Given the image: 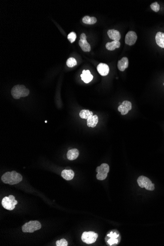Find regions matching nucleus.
<instances>
[{"label": "nucleus", "instance_id": "obj_29", "mask_svg": "<svg viewBox=\"0 0 164 246\" xmlns=\"http://www.w3.org/2000/svg\"><path fill=\"white\" fill-rule=\"evenodd\" d=\"M45 123H47V121H45Z\"/></svg>", "mask_w": 164, "mask_h": 246}, {"label": "nucleus", "instance_id": "obj_6", "mask_svg": "<svg viewBox=\"0 0 164 246\" xmlns=\"http://www.w3.org/2000/svg\"><path fill=\"white\" fill-rule=\"evenodd\" d=\"M139 186L140 188H145L147 190L153 191L154 190V184L152 183L149 178L145 176H140L137 179Z\"/></svg>", "mask_w": 164, "mask_h": 246}, {"label": "nucleus", "instance_id": "obj_21", "mask_svg": "<svg viewBox=\"0 0 164 246\" xmlns=\"http://www.w3.org/2000/svg\"><path fill=\"white\" fill-rule=\"evenodd\" d=\"M77 64V61L74 58H70L67 60V65L69 68H73Z\"/></svg>", "mask_w": 164, "mask_h": 246}, {"label": "nucleus", "instance_id": "obj_10", "mask_svg": "<svg viewBox=\"0 0 164 246\" xmlns=\"http://www.w3.org/2000/svg\"><path fill=\"white\" fill-rule=\"evenodd\" d=\"M107 34L108 35L109 38L114 41H119L121 38L120 33L117 30L114 29L108 30Z\"/></svg>", "mask_w": 164, "mask_h": 246}, {"label": "nucleus", "instance_id": "obj_25", "mask_svg": "<svg viewBox=\"0 0 164 246\" xmlns=\"http://www.w3.org/2000/svg\"><path fill=\"white\" fill-rule=\"evenodd\" d=\"M150 7H151V10H152V11H153L155 12H158V11H159L160 8V5L158 4L157 2L152 3L150 5Z\"/></svg>", "mask_w": 164, "mask_h": 246}, {"label": "nucleus", "instance_id": "obj_18", "mask_svg": "<svg viewBox=\"0 0 164 246\" xmlns=\"http://www.w3.org/2000/svg\"><path fill=\"white\" fill-rule=\"evenodd\" d=\"M120 43L119 41H113L111 42H108L106 44V48L107 50L113 51L115 49L120 47Z\"/></svg>", "mask_w": 164, "mask_h": 246}, {"label": "nucleus", "instance_id": "obj_14", "mask_svg": "<svg viewBox=\"0 0 164 246\" xmlns=\"http://www.w3.org/2000/svg\"><path fill=\"white\" fill-rule=\"evenodd\" d=\"M98 122V117L97 115H93V116L87 120V125L89 127H95Z\"/></svg>", "mask_w": 164, "mask_h": 246}, {"label": "nucleus", "instance_id": "obj_22", "mask_svg": "<svg viewBox=\"0 0 164 246\" xmlns=\"http://www.w3.org/2000/svg\"><path fill=\"white\" fill-rule=\"evenodd\" d=\"M118 111L121 112L122 115H125L129 111L128 108H126L125 106L121 104L118 107Z\"/></svg>", "mask_w": 164, "mask_h": 246}, {"label": "nucleus", "instance_id": "obj_26", "mask_svg": "<svg viewBox=\"0 0 164 246\" xmlns=\"http://www.w3.org/2000/svg\"><path fill=\"white\" fill-rule=\"evenodd\" d=\"M57 246H67L68 243L65 239H62L60 240H58L56 243Z\"/></svg>", "mask_w": 164, "mask_h": 246}, {"label": "nucleus", "instance_id": "obj_13", "mask_svg": "<svg viewBox=\"0 0 164 246\" xmlns=\"http://www.w3.org/2000/svg\"><path fill=\"white\" fill-rule=\"evenodd\" d=\"M62 176L66 180H72L74 178V172L71 169H64L62 171Z\"/></svg>", "mask_w": 164, "mask_h": 246}, {"label": "nucleus", "instance_id": "obj_17", "mask_svg": "<svg viewBox=\"0 0 164 246\" xmlns=\"http://www.w3.org/2000/svg\"><path fill=\"white\" fill-rule=\"evenodd\" d=\"M156 43L160 47L164 48V33L158 32L155 37Z\"/></svg>", "mask_w": 164, "mask_h": 246}, {"label": "nucleus", "instance_id": "obj_4", "mask_svg": "<svg viewBox=\"0 0 164 246\" xmlns=\"http://www.w3.org/2000/svg\"><path fill=\"white\" fill-rule=\"evenodd\" d=\"M18 202L15 200V196L10 195L8 197L6 196L2 200V204L4 208L8 210H12L15 209Z\"/></svg>", "mask_w": 164, "mask_h": 246}, {"label": "nucleus", "instance_id": "obj_2", "mask_svg": "<svg viewBox=\"0 0 164 246\" xmlns=\"http://www.w3.org/2000/svg\"><path fill=\"white\" fill-rule=\"evenodd\" d=\"M30 91L27 89L24 86L21 85H17L13 86L11 90V94L12 97L15 99H18L21 97H26L29 94Z\"/></svg>", "mask_w": 164, "mask_h": 246}, {"label": "nucleus", "instance_id": "obj_30", "mask_svg": "<svg viewBox=\"0 0 164 246\" xmlns=\"http://www.w3.org/2000/svg\"><path fill=\"white\" fill-rule=\"evenodd\" d=\"M163 85H164V84H163Z\"/></svg>", "mask_w": 164, "mask_h": 246}, {"label": "nucleus", "instance_id": "obj_23", "mask_svg": "<svg viewBox=\"0 0 164 246\" xmlns=\"http://www.w3.org/2000/svg\"><path fill=\"white\" fill-rule=\"evenodd\" d=\"M109 235L111 236V239H110V240H109L108 241L109 244L110 245L112 246L113 244L118 243V240H117V238H116V236H117L116 234H113V233H111V234Z\"/></svg>", "mask_w": 164, "mask_h": 246}, {"label": "nucleus", "instance_id": "obj_3", "mask_svg": "<svg viewBox=\"0 0 164 246\" xmlns=\"http://www.w3.org/2000/svg\"><path fill=\"white\" fill-rule=\"evenodd\" d=\"M41 225L37 221H31L25 223L22 226L23 232L32 233L35 231L41 229Z\"/></svg>", "mask_w": 164, "mask_h": 246}, {"label": "nucleus", "instance_id": "obj_15", "mask_svg": "<svg viewBox=\"0 0 164 246\" xmlns=\"http://www.w3.org/2000/svg\"><path fill=\"white\" fill-rule=\"evenodd\" d=\"M79 45L84 52H90L91 47L90 44L88 42L87 39H80Z\"/></svg>", "mask_w": 164, "mask_h": 246}, {"label": "nucleus", "instance_id": "obj_24", "mask_svg": "<svg viewBox=\"0 0 164 246\" xmlns=\"http://www.w3.org/2000/svg\"><path fill=\"white\" fill-rule=\"evenodd\" d=\"M76 37H77V36H76V34L75 32H71L68 34L67 36L68 39L71 43L75 42Z\"/></svg>", "mask_w": 164, "mask_h": 246}, {"label": "nucleus", "instance_id": "obj_1", "mask_svg": "<svg viewBox=\"0 0 164 246\" xmlns=\"http://www.w3.org/2000/svg\"><path fill=\"white\" fill-rule=\"evenodd\" d=\"M22 176L15 171L8 172L4 174L1 178L2 180L4 183L15 185L19 183L22 180Z\"/></svg>", "mask_w": 164, "mask_h": 246}, {"label": "nucleus", "instance_id": "obj_9", "mask_svg": "<svg viewBox=\"0 0 164 246\" xmlns=\"http://www.w3.org/2000/svg\"><path fill=\"white\" fill-rule=\"evenodd\" d=\"M97 70L101 76H107L109 73L110 68L108 65L103 63H100L97 67Z\"/></svg>", "mask_w": 164, "mask_h": 246}, {"label": "nucleus", "instance_id": "obj_16", "mask_svg": "<svg viewBox=\"0 0 164 246\" xmlns=\"http://www.w3.org/2000/svg\"><path fill=\"white\" fill-rule=\"evenodd\" d=\"M79 155L78 150L76 148L69 150L67 153V157L69 160H74L77 158Z\"/></svg>", "mask_w": 164, "mask_h": 246}, {"label": "nucleus", "instance_id": "obj_5", "mask_svg": "<svg viewBox=\"0 0 164 246\" xmlns=\"http://www.w3.org/2000/svg\"><path fill=\"white\" fill-rule=\"evenodd\" d=\"M109 170V166L107 164L103 163L98 167L96 169L97 173V178L98 180H103L107 178Z\"/></svg>", "mask_w": 164, "mask_h": 246}, {"label": "nucleus", "instance_id": "obj_7", "mask_svg": "<svg viewBox=\"0 0 164 246\" xmlns=\"http://www.w3.org/2000/svg\"><path fill=\"white\" fill-rule=\"evenodd\" d=\"M97 233L93 231L83 232L81 237L82 241L87 244L94 243L97 241Z\"/></svg>", "mask_w": 164, "mask_h": 246}, {"label": "nucleus", "instance_id": "obj_8", "mask_svg": "<svg viewBox=\"0 0 164 246\" xmlns=\"http://www.w3.org/2000/svg\"><path fill=\"white\" fill-rule=\"evenodd\" d=\"M137 34L135 32L129 31L125 36V43L130 46L134 45L137 41Z\"/></svg>", "mask_w": 164, "mask_h": 246}, {"label": "nucleus", "instance_id": "obj_11", "mask_svg": "<svg viewBox=\"0 0 164 246\" xmlns=\"http://www.w3.org/2000/svg\"><path fill=\"white\" fill-rule=\"evenodd\" d=\"M128 59L126 57H123L118 63V68L120 71H124L128 67Z\"/></svg>", "mask_w": 164, "mask_h": 246}, {"label": "nucleus", "instance_id": "obj_28", "mask_svg": "<svg viewBox=\"0 0 164 246\" xmlns=\"http://www.w3.org/2000/svg\"><path fill=\"white\" fill-rule=\"evenodd\" d=\"M87 37L84 33H82L80 36V39H87Z\"/></svg>", "mask_w": 164, "mask_h": 246}, {"label": "nucleus", "instance_id": "obj_27", "mask_svg": "<svg viewBox=\"0 0 164 246\" xmlns=\"http://www.w3.org/2000/svg\"><path fill=\"white\" fill-rule=\"evenodd\" d=\"M122 104L125 106L126 108H128L129 110L130 111L132 109V104L129 101H124Z\"/></svg>", "mask_w": 164, "mask_h": 246}, {"label": "nucleus", "instance_id": "obj_20", "mask_svg": "<svg viewBox=\"0 0 164 246\" xmlns=\"http://www.w3.org/2000/svg\"><path fill=\"white\" fill-rule=\"evenodd\" d=\"M80 117L85 120H88L90 116H93V112L88 110H82L80 112Z\"/></svg>", "mask_w": 164, "mask_h": 246}, {"label": "nucleus", "instance_id": "obj_19", "mask_svg": "<svg viewBox=\"0 0 164 246\" xmlns=\"http://www.w3.org/2000/svg\"><path fill=\"white\" fill-rule=\"evenodd\" d=\"M82 21L84 23L88 25H93L96 23L97 22V18L95 17H90L89 16H85L82 19Z\"/></svg>", "mask_w": 164, "mask_h": 246}, {"label": "nucleus", "instance_id": "obj_12", "mask_svg": "<svg viewBox=\"0 0 164 246\" xmlns=\"http://www.w3.org/2000/svg\"><path fill=\"white\" fill-rule=\"evenodd\" d=\"M81 79L85 83H89L93 79V76L91 74L90 72L88 70H84L81 75Z\"/></svg>", "mask_w": 164, "mask_h": 246}]
</instances>
